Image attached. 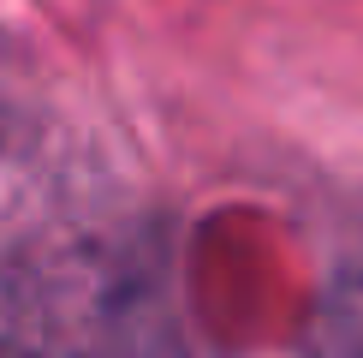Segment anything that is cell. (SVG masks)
<instances>
[{"label": "cell", "instance_id": "cell-1", "mask_svg": "<svg viewBox=\"0 0 363 358\" xmlns=\"http://www.w3.org/2000/svg\"><path fill=\"white\" fill-rule=\"evenodd\" d=\"M304 358H363V275L340 281V287L322 298Z\"/></svg>", "mask_w": 363, "mask_h": 358}, {"label": "cell", "instance_id": "cell-2", "mask_svg": "<svg viewBox=\"0 0 363 358\" xmlns=\"http://www.w3.org/2000/svg\"><path fill=\"white\" fill-rule=\"evenodd\" d=\"M0 358H30V352H18V347H0Z\"/></svg>", "mask_w": 363, "mask_h": 358}]
</instances>
